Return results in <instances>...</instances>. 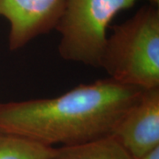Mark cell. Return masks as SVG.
I'll return each mask as SVG.
<instances>
[{
	"instance_id": "3",
	"label": "cell",
	"mask_w": 159,
	"mask_h": 159,
	"mask_svg": "<svg viewBox=\"0 0 159 159\" xmlns=\"http://www.w3.org/2000/svg\"><path fill=\"white\" fill-rule=\"evenodd\" d=\"M139 0H66L56 30L60 34L57 51L63 59L99 67L107 29L119 11ZM158 6L159 0H148Z\"/></svg>"
},
{
	"instance_id": "6",
	"label": "cell",
	"mask_w": 159,
	"mask_h": 159,
	"mask_svg": "<svg viewBox=\"0 0 159 159\" xmlns=\"http://www.w3.org/2000/svg\"><path fill=\"white\" fill-rule=\"evenodd\" d=\"M47 159H134L111 135L55 148Z\"/></svg>"
},
{
	"instance_id": "7",
	"label": "cell",
	"mask_w": 159,
	"mask_h": 159,
	"mask_svg": "<svg viewBox=\"0 0 159 159\" xmlns=\"http://www.w3.org/2000/svg\"><path fill=\"white\" fill-rule=\"evenodd\" d=\"M55 147L0 131V159H47Z\"/></svg>"
},
{
	"instance_id": "5",
	"label": "cell",
	"mask_w": 159,
	"mask_h": 159,
	"mask_svg": "<svg viewBox=\"0 0 159 159\" xmlns=\"http://www.w3.org/2000/svg\"><path fill=\"white\" fill-rule=\"evenodd\" d=\"M134 159L159 146V87L143 89L111 134Z\"/></svg>"
},
{
	"instance_id": "2",
	"label": "cell",
	"mask_w": 159,
	"mask_h": 159,
	"mask_svg": "<svg viewBox=\"0 0 159 159\" xmlns=\"http://www.w3.org/2000/svg\"><path fill=\"white\" fill-rule=\"evenodd\" d=\"M157 6H143L129 20L112 27L99 66L108 78L141 89L159 87Z\"/></svg>"
},
{
	"instance_id": "1",
	"label": "cell",
	"mask_w": 159,
	"mask_h": 159,
	"mask_svg": "<svg viewBox=\"0 0 159 159\" xmlns=\"http://www.w3.org/2000/svg\"><path fill=\"white\" fill-rule=\"evenodd\" d=\"M142 90L107 77L55 97L0 102V131L51 147L91 142L111 135Z\"/></svg>"
},
{
	"instance_id": "4",
	"label": "cell",
	"mask_w": 159,
	"mask_h": 159,
	"mask_svg": "<svg viewBox=\"0 0 159 159\" xmlns=\"http://www.w3.org/2000/svg\"><path fill=\"white\" fill-rule=\"evenodd\" d=\"M66 0H0V16L10 23L8 46L18 51L56 29Z\"/></svg>"
},
{
	"instance_id": "8",
	"label": "cell",
	"mask_w": 159,
	"mask_h": 159,
	"mask_svg": "<svg viewBox=\"0 0 159 159\" xmlns=\"http://www.w3.org/2000/svg\"><path fill=\"white\" fill-rule=\"evenodd\" d=\"M139 159H159V146L149 150Z\"/></svg>"
}]
</instances>
